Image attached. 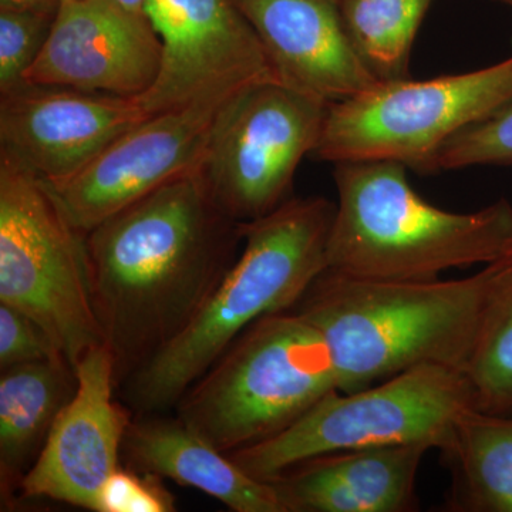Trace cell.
Returning a JSON list of instances; mask_svg holds the SVG:
<instances>
[{
  "label": "cell",
  "mask_w": 512,
  "mask_h": 512,
  "mask_svg": "<svg viewBox=\"0 0 512 512\" xmlns=\"http://www.w3.org/2000/svg\"><path fill=\"white\" fill-rule=\"evenodd\" d=\"M242 242V222L214 201L197 170L87 232L94 311L117 387L190 325Z\"/></svg>",
  "instance_id": "cell-1"
},
{
  "label": "cell",
  "mask_w": 512,
  "mask_h": 512,
  "mask_svg": "<svg viewBox=\"0 0 512 512\" xmlns=\"http://www.w3.org/2000/svg\"><path fill=\"white\" fill-rule=\"evenodd\" d=\"M335 202L292 197L242 222L244 248L187 326L124 383L138 414L174 409L184 393L256 320L291 311L328 269Z\"/></svg>",
  "instance_id": "cell-2"
},
{
  "label": "cell",
  "mask_w": 512,
  "mask_h": 512,
  "mask_svg": "<svg viewBox=\"0 0 512 512\" xmlns=\"http://www.w3.org/2000/svg\"><path fill=\"white\" fill-rule=\"evenodd\" d=\"M483 296V269L431 281H367L326 269L295 311L325 340L340 392L352 393L421 365L466 373Z\"/></svg>",
  "instance_id": "cell-3"
},
{
  "label": "cell",
  "mask_w": 512,
  "mask_h": 512,
  "mask_svg": "<svg viewBox=\"0 0 512 512\" xmlns=\"http://www.w3.org/2000/svg\"><path fill=\"white\" fill-rule=\"evenodd\" d=\"M328 271L367 281H431L450 269L485 265L512 237V204L451 212L413 190L390 161L340 163Z\"/></svg>",
  "instance_id": "cell-4"
},
{
  "label": "cell",
  "mask_w": 512,
  "mask_h": 512,
  "mask_svg": "<svg viewBox=\"0 0 512 512\" xmlns=\"http://www.w3.org/2000/svg\"><path fill=\"white\" fill-rule=\"evenodd\" d=\"M338 389L319 330L295 309L252 323L174 407L175 416L222 453L288 429Z\"/></svg>",
  "instance_id": "cell-5"
},
{
  "label": "cell",
  "mask_w": 512,
  "mask_h": 512,
  "mask_svg": "<svg viewBox=\"0 0 512 512\" xmlns=\"http://www.w3.org/2000/svg\"><path fill=\"white\" fill-rule=\"evenodd\" d=\"M474 407L463 370L421 365L357 392L333 390L288 429L228 456L268 483L295 464L338 451L403 444L441 450Z\"/></svg>",
  "instance_id": "cell-6"
},
{
  "label": "cell",
  "mask_w": 512,
  "mask_h": 512,
  "mask_svg": "<svg viewBox=\"0 0 512 512\" xmlns=\"http://www.w3.org/2000/svg\"><path fill=\"white\" fill-rule=\"evenodd\" d=\"M0 303L46 330L73 369L104 345L86 235L45 180L0 156Z\"/></svg>",
  "instance_id": "cell-7"
},
{
  "label": "cell",
  "mask_w": 512,
  "mask_h": 512,
  "mask_svg": "<svg viewBox=\"0 0 512 512\" xmlns=\"http://www.w3.org/2000/svg\"><path fill=\"white\" fill-rule=\"evenodd\" d=\"M511 103L512 56L473 72L379 83L329 104L312 157L333 165L390 161L436 174L451 138Z\"/></svg>",
  "instance_id": "cell-8"
},
{
  "label": "cell",
  "mask_w": 512,
  "mask_h": 512,
  "mask_svg": "<svg viewBox=\"0 0 512 512\" xmlns=\"http://www.w3.org/2000/svg\"><path fill=\"white\" fill-rule=\"evenodd\" d=\"M326 109L279 80L229 100L197 168L222 210L239 222L254 221L292 198L299 165L318 147Z\"/></svg>",
  "instance_id": "cell-9"
},
{
  "label": "cell",
  "mask_w": 512,
  "mask_h": 512,
  "mask_svg": "<svg viewBox=\"0 0 512 512\" xmlns=\"http://www.w3.org/2000/svg\"><path fill=\"white\" fill-rule=\"evenodd\" d=\"M163 45L157 82L136 97L147 116L198 103H224L279 80L261 40L232 0H147Z\"/></svg>",
  "instance_id": "cell-10"
},
{
  "label": "cell",
  "mask_w": 512,
  "mask_h": 512,
  "mask_svg": "<svg viewBox=\"0 0 512 512\" xmlns=\"http://www.w3.org/2000/svg\"><path fill=\"white\" fill-rule=\"evenodd\" d=\"M228 101L148 116L76 174L46 183L70 222L86 235L127 205L197 170Z\"/></svg>",
  "instance_id": "cell-11"
},
{
  "label": "cell",
  "mask_w": 512,
  "mask_h": 512,
  "mask_svg": "<svg viewBox=\"0 0 512 512\" xmlns=\"http://www.w3.org/2000/svg\"><path fill=\"white\" fill-rule=\"evenodd\" d=\"M74 370L76 390L57 414L19 490L23 498H50L97 512L101 488L121 466L133 419L114 400V360L106 345L89 350Z\"/></svg>",
  "instance_id": "cell-12"
},
{
  "label": "cell",
  "mask_w": 512,
  "mask_h": 512,
  "mask_svg": "<svg viewBox=\"0 0 512 512\" xmlns=\"http://www.w3.org/2000/svg\"><path fill=\"white\" fill-rule=\"evenodd\" d=\"M146 117L136 97L22 83L0 93V156L53 183Z\"/></svg>",
  "instance_id": "cell-13"
},
{
  "label": "cell",
  "mask_w": 512,
  "mask_h": 512,
  "mask_svg": "<svg viewBox=\"0 0 512 512\" xmlns=\"http://www.w3.org/2000/svg\"><path fill=\"white\" fill-rule=\"evenodd\" d=\"M163 45L147 16L111 0H62L23 83L138 97L157 82Z\"/></svg>",
  "instance_id": "cell-14"
},
{
  "label": "cell",
  "mask_w": 512,
  "mask_h": 512,
  "mask_svg": "<svg viewBox=\"0 0 512 512\" xmlns=\"http://www.w3.org/2000/svg\"><path fill=\"white\" fill-rule=\"evenodd\" d=\"M232 2L261 40L279 82L328 106L380 83L350 42L340 0Z\"/></svg>",
  "instance_id": "cell-15"
},
{
  "label": "cell",
  "mask_w": 512,
  "mask_h": 512,
  "mask_svg": "<svg viewBox=\"0 0 512 512\" xmlns=\"http://www.w3.org/2000/svg\"><path fill=\"white\" fill-rule=\"evenodd\" d=\"M423 444L338 451L289 467L274 480L285 512L419 510L417 476Z\"/></svg>",
  "instance_id": "cell-16"
},
{
  "label": "cell",
  "mask_w": 512,
  "mask_h": 512,
  "mask_svg": "<svg viewBox=\"0 0 512 512\" xmlns=\"http://www.w3.org/2000/svg\"><path fill=\"white\" fill-rule=\"evenodd\" d=\"M121 457L141 473L197 488L235 512H285L274 485L249 476L187 424L161 413L131 420Z\"/></svg>",
  "instance_id": "cell-17"
},
{
  "label": "cell",
  "mask_w": 512,
  "mask_h": 512,
  "mask_svg": "<svg viewBox=\"0 0 512 512\" xmlns=\"http://www.w3.org/2000/svg\"><path fill=\"white\" fill-rule=\"evenodd\" d=\"M76 370L63 357L23 363L0 377V483L12 498L39 457L57 414L76 390Z\"/></svg>",
  "instance_id": "cell-18"
},
{
  "label": "cell",
  "mask_w": 512,
  "mask_h": 512,
  "mask_svg": "<svg viewBox=\"0 0 512 512\" xmlns=\"http://www.w3.org/2000/svg\"><path fill=\"white\" fill-rule=\"evenodd\" d=\"M440 453L451 474L447 511L512 512V416L468 410Z\"/></svg>",
  "instance_id": "cell-19"
},
{
  "label": "cell",
  "mask_w": 512,
  "mask_h": 512,
  "mask_svg": "<svg viewBox=\"0 0 512 512\" xmlns=\"http://www.w3.org/2000/svg\"><path fill=\"white\" fill-rule=\"evenodd\" d=\"M483 272V306L466 375L477 410L512 416V237Z\"/></svg>",
  "instance_id": "cell-20"
},
{
  "label": "cell",
  "mask_w": 512,
  "mask_h": 512,
  "mask_svg": "<svg viewBox=\"0 0 512 512\" xmlns=\"http://www.w3.org/2000/svg\"><path fill=\"white\" fill-rule=\"evenodd\" d=\"M434 0H340L357 56L380 83L409 79L414 40Z\"/></svg>",
  "instance_id": "cell-21"
},
{
  "label": "cell",
  "mask_w": 512,
  "mask_h": 512,
  "mask_svg": "<svg viewBox=\"0 0 512 512\" xmlns=\"http://www.w3.org/2000/svg\"><path fill=\"white\" fill-rule=\"evenodd\" d=\"M59 8L0 9V93L23 83L49 39Z\"/></svg>",
  "instance_id": "cell-22"
},
{
  "label": "cell",
  "mask_w": 512,
  "mask_h": 512,
  "mask_svg": "<svg viewBox=\"0 0 512 512\" xmlns=\"http://www.w3.org/2000/svg\"><path fill=\"white\" fill-rule=\"evenodd\" d=\"M478 165L512 167V103L487 120L464 128L441 148L437 170Z\"/></svg>",
  "instance_id": "cell-23"
},
{
  "label": "cell",
  "mask_w": 512,
  "mask_h": 512,
  "mask_svg": "<svg viewBox=\"0 0 512 512\" xmlns=\"http://www.w3.org/2000/svg\"><path fill=\"white\" fill-rule=\"evenodd\" d=\"M177 510L174 495L163 477L119 467L104 483L97 512H171Z\"/></svg>",
  "instance_id": "cell-24"
},
{
  "label": "cell",
  "mask_w": 512,
  "mask_h": 512,
  "mask_svg": "<svg viewBox=\"0 0 512 512\" xmlns=\"http://www.w3.org/2000/svg\"><path fill=\"white\" fill-rule=\"evenodd\" d=\"M63 357L42 326L25 313L0 303V369Z\"/></svg>",
  "instance_id": "cell-25"
},
{
  "label": "cell",
  "mask_w": 512,
  "mask_h": 512,
  "mask_svg": "<svg viewBox=\"0 0 512 512\" xmlns=\"http://www.w3.org/2000/svg\"><path fill=\"white\" fill-rule=\"evenodd\" d=\"M62 0H0V9L26 10L59 8Z\"/></svg>",
  "instance_id": "cell-26"
},
{
  "label": "cell",
  "mask_w": 512,
  "mask_h": 512,
  "mask_svg": "<svg viewBox=\"0 0 512 512\" xmlns=\"http://www.w3.org/2000/svg\"><path fill=\"white\" fill-rule=\"evenodd\" d=\"M111 2L119 5L120 8L126 9L127 12L136 13V15L146 16L147 0H111Z\"/></svg>",
  "instance_id": "cell-27"
},
{
  "label": "cell",
  "mask_w": 512,
  "mask_h": 512,
  "mask_svg": "<svg viewBox=\"0 0 512 512\" xmlns=\"http://www.w3.org/2000/svg\"><path fill=\"white\" fill-rule=\"evenodd\" d=\"M497 2L504 3V5L511 6L512 8V0H497Z\"/></svg>",
  "instance_id": "cell-28"
}]
</instances>
